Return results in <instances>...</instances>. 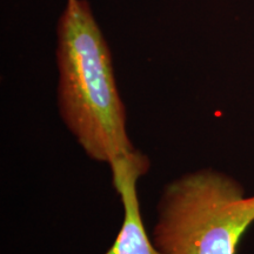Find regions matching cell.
<instances>
[{
	"mask_svg": "<svg viewBox=\"0 0 254 254\" xmlns=\"http://www.w3.org/2000/svg\"><path fill=\"white\" fill-rule=\"evenodd\" d=\"M254 222V195L214 170L168 184L158 204L152 241L164 254H236Z\"/></svg>",
	"mask_w": 254,
	"mask_h": 254,
	"instance_id": "2",
	"label": "cell"
},
{
	"mask_svg": "<svg viewBox=\"0 0 254 254\" xmlns=\"http://www.w3.org/2000/svg\"><path fill=\"white\" fill-rule=\"evenodd\" d=\"M110 166L114 187L123 202L124 220L116 240L105 254H164L147 236L136 190L138 179L148 170L147 158L135 151Z\"/></svg>",
	"mask_w": 254,
	"mask_h": 254,
	"instance_id": "3",
	"label": "cell"
},
{
	"mask_svg": "<svg viewBox=\"0 0 254 254\" xmlns=\"http://www.w3.org/2000/svg\"><path fill=\"white\" fill-rule=\"evenodd\" d=\"M62 119L88 157L100 163L134 153L112 57L86 0H68L58 25Z\"/></svg>",
	"mask_w": 254,
	"mask_h": 254,
	"instance_id": "1",
	"label": "cell"
}]
</instances>
